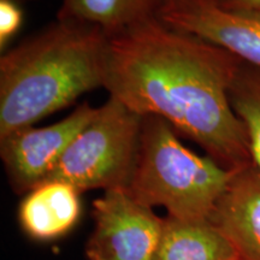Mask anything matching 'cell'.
<instances>
[{
    "mask_svg": "<svg viewBox=\"0 0 260 260\" xmlns=\"http://www.w3.org/2000/svg\"><path fill=\"white\" fill-rule=\"evenodd\" d=\"M235 174L209 155H199L181 142L167 121L144 116L135 170L126 191L153 209L182 220H210Z\"/></svg>",
    "mask_w": 260,
    "mask_h": 260,
    "instance_id": "3",
    "label": "cell"
},
{
    "mask_svg": "<svg viewBox=\"0 0 260 260\" xmlns=\"http://www.w3.org/2000/svg\"><path fill=\"white\" fill-rule=\"evenodd\" d=\"M96 107L81 104L65 118L47 126L30 125L0 136V158L14 193L25 195L47 181Z\"/></svg>",
    "mask_w": 260,
    "mask_h": 260,
    "instance_id": "6",
    "label": "cell"
},
{
    "mask_svg": "<svg viewBox=\"0 0 260 260\" xmlns=\"http://www.w3.org/2000/svg\"><path fill=\"white\" fill-rule=\"evenodd\" d=\"M93 232L86 245L87 260H152L164 218L140 204L126 189L104 191L92 205Z\"/></svg>",
    "mask_w": 260,
    "mask_h": 260,
    "instance_id": "5",
    "label": "cell"
},
{
    "mask_svg": "<svg viewBox=\"0 0 260 260\" xmlns=\"http://www.w3.org/2000/svg\"><path fill=\"white\" fill-rule=\"evenodd\" d=\"M152 260H240V256L210 220H182L167 216Z\"/></svg>",
    "mask_w": 260,
    "mask_h": 260,
    "instance_id": "10",
    "label": "cell"
},
{
    "mask_svg": "<svg viewBox=\"0 0 260 260\" xmlns=\"http://www.w3.org/2000/svg\"><path fill=\"white\" fill-rule=\"evenodd\" d=\"M81 194L61 181H47L35 187L19 203L17 219L22 232L37 242L63 239L81 218Z\"/></svg>",
    "mask_w": 260,
    "mask_h": 260,
    "instance_id": "9",
    "label": "cell"
},
{
    "mask_svg": "<svg viewBox=\"0 0 260 260\" xmlns=\"http://www.w3.org/2000/svg\"><path fill=\"white\" fill-rule=\"evenodd\" d=\"M168 0H63L58 18L98 25L111 35L158 18Z\"/></svg>",
    "mask_w": 260,
    "mask_h": 260,
    "instance_id": "11",
    "label": "cell"
},
{
    "mask_svg": "<svg viewBox=\"0 0 260 260\" xmlns=\"http://www.w3.org/2000/svg\"><path fill=\"white\" fill-rule=\"evenodd\" d=\"M109 34L58 18L0 58V136L34 125L105 86Z\"/></svg>",
    "mask_w": 260,
    "mask_h": 260,
    "instance_id": "2",
    "label": "cell"
},
{
    "mask_svg": "<svg viewBox=\"0 0 260 260\" xmlns=\"http://www.w3.org/2000/svg\"><path fill=\"white\" fill-rule=\"evenodd\" d=\"M210 222L229 240L240 260H260V171L255 165L235 171Z\"/></svg>",
    "mask_w": 260,
    "mask_h": 260,
    "instance_id": "8",
    "label": "cell"
},
{
    "mask_svg": "<svg viewBox=\"0 0 260 260\" xmlns=\"http://www.w3.org/2000/svg\"><path fill=\"white\" fill-rule=\"evenodd\" d=\"M16 2H18L19 4H23V3H29V2H34V0H16Z\"/></svg>",
    "mask_w": 260,
    "mask_h": 260,
    "instance_id": "15",
    "label": "cell"
},
{
    "mask_svg": "<svg viewBox=\"0 0 260 260\" xmlns=\"http://www.w3.org/2000/svg\"><path fill=\"white\" fill-rule=\"evenodd\" d=\"M158 18L260 68V15L229 11L216 0H168Z\"/></svg>",
    "mask_w": 260,
    "mask_h": 260,
    "instance_id": "7",
    "label": "cell"
},
{
    "mask_svg": "<svg viewBox=\"0 0 260 260\" xmlns=\"http://www.w3.org/2000/svg\"><path fill=\"white\" fill-rule=\"evenodd\" d=\"M142 118L110 95L96 107L47 181L65 182L81 193L126 189L138 160Z\"/></svg>",
    "mask_w": 260,
    "mask_h": 260,
    "instance_id": "4",
    "label": "cell"
},
{
    "mask_svg": "<svg viewBox=\"0 0 260 260\" xmlns=\"http://www.w3.org/2000/svg\"><path fill=\"white\" fill-rule=\"evenodd\" d=\"M241 59L152 18L109 35L105 88L139 113L167 121L229 171L254 165L230 87Z\"/></svg>",
    "mask_w": 260,
    "mask_h": 260,
    "instance_id": "1",
    "label": "cell"
},
{
    "mask_svg": "<svg viewBox=\"0 0 260 260\" xmlns=\"http://www.w3.org/2000/svg\"><path fill=\"white\" fill-rule=\"evenodd\" d=\"M229 99L245 125L253 162L260 171V68L241 61L230 87Z\"/></svg>",
    "mask_w": 260,
    "mask_h": 260,
    "instance_id": "12",
    "label": "cell"
},
{
    "mask_svg": "<svg viewBox=\"0 0 260 260\" xmlns=\"http://www.w3.org/2000/svg\"><path fill=\"white\" fill-rule=\"evenodd\" d=\"M23 22L21 4L16 0H0V48L17 34Z\"/></svg>",
    "mask_w": 260,
    "mask_h": 260,
    "instance_id": "13",
    "label": "cell"
},
{
    "mask_svg": "<svg viewBox=\"0 0 260 260\" xmlns=\"http://www.w3.org/2000/svg\"><path fill=\"white\" fill-rule=\"evenodd\" d=\"M220 8L236 12L260 15V0H216Z\"/></svg>",
    "mask_w": 260,
    "mask_h": 260,
    "instance_id": "14",
    "label": "cell"
}]
</instances>
